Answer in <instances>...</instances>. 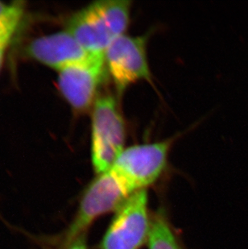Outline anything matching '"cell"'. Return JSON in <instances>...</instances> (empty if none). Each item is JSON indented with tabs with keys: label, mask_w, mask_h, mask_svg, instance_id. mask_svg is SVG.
Wrapping results in <instances>:
<instances>
[{
	"label": "cell",
	"mask_w": 248,
	"mask_h": 249,
	"mask_svg": "<svg viewBox=\"0 0 248 249\" xmlns=\"http://www.w3.org/2000/svg\"><path fill=\"white\" fill-rule=\"evenodd\" d=\"M151 222L145 189L134 193L117 210L101 249H140L148 240Z\"/></svg>",
	"instance_id": "5b68a950"
},
{
	"label": "cell",
	"mask_w": 248,
	"mask_h": 249,
	"mask_svg": "<svg viewBox=\"0 0 248 249\" xmlns=\"http://www.w3.org/2000/svg\"><path fill=\"white\" fill-rule=\"evenodd\" d=\"M21 19H18L8 24L4 28L0 31V70L4 58L5 53L12 42V38L14 37L18 27Z\"/></svg>",
	"instance_id": "30bf717a"
},
{
	"label": "cell",
	"mask_w": 248,
	"mask_h": 249,
	"mask_svg": "<svg viewBox=\"0 0 248 249\" xmlns=\"http://www.w3.org/2000/svg\"><path fill=\"white\" fill-rule=\"evenodd\" d=\"M131 2L102 0L75 12L67 21L71 35L90 53H104L128 27Z\"/></svg>",
	"instance_id": "6da1fadb"
},
{
	"label": "cell",
	"mask_w": 248,
	"mask_h": 249,
	"mask_svg": "<svg viewBox=\"0 0 248 249\" xmlns=\"http://www.w3.org/2000/svg\"><path fill=\"white\" fill-rule=\"evenodd\" d=\"M91 123L92 164L99 175L110 170L125 149V123L114 97L97 98Z\"/></svg>",
	"instance_id": "3957f363"
},
{
	"label": "cell",
	"mask_w": 248,
	"mask_h": 249,
	"mask_svg": "<svg viewBox=\"0 0 248 249\" xmlns=\"http://www.w3.org/2000/svg\"><path fill=\"white\" fill-rule=\"evenodd\" d=\"M149 249H181L166 219L157 215L151 221L149 235Z\"/></svg>",
	"instance_id": "9c48e42d"
},
{
	"label": "cell",
	"mask_w": 248,
	"mask_h": 249,
	"mask_svg": "<svg viewBox=\"0 0 248 249\" xmlns=\"http://www.w3.org/2000/svg\"><path fill=\"white\" fill-rule=\"evenodd\" d=\"M106 72L104 53H92L84 61L59 71V89L74 110L87 111L96 101Z\"/></svg>",
	"instance_id": "52a82bcc"
},
{
	"label": "cell",
	"mask_w": 248,
	"mask_h": 249,
	"mask_svg": "<svg viewBox=\"0 0 248 249\" xmlns=\"http://www.w3.org/2000/svg\"><path fill=\"white\" fill-rule=\"evenodd\" d=\"M26 53L35 61L59 71L79 63L92 54L68 31L36 38L26 48Z\"/></svg>",
	"instance_id": "ba28073f"
},
{
	"label": "cell",
	"mask_w": 248,
	"mask_h": 249,
	"mask_svg": "<svg viewBox=\"0 0 248 249\" xmlns=\"http://www.w3.org/2000/svg\"><path fill=\"white\" fill-rule=\"evenodd\" d=\"M171 143L168 140L128 147L110 169L133 193L144 190L164 171Z\"/></svg>",
	"instance_id": "277c9868"
},
{
	"label": "cell",
	"mask_w": 248,
	"mask_h": 249,
	"mask_svg": "<svg viewBox=\"0 0 248 249\" xmlns=\"http://www.w3.org/2000/svg\"><path fill=\"white\" fill-rule=\"evenodd\" d=\"M147 36H120L104 52L106 67L118 94L138 81L151 82L147 58Z\"/></svg>",
	"instance_id": "8992f818"
},
{
	"label": "cell",
	"mask_w": 248,
	"mask_h": 249,
	"mask_svg": "<svg viewBox=\"0 0 248 249\" xmlns=\"http://www.w3.org/2000/svg\"><path fill=\"white\" fill-rule=\"evenodd\" d=\"M133 194L111 169L98 175L82 195L73 223L61 239V249H66L75 239L85 235L97 218L117 211Z\"/></svg>",
	"instance_id": "7a4b0ae2"
},
{
	"label": "cell",
	"mask_w": 248,
	"mask_h": 249,
	"mask_svg": "<svg viewBox=\"0 0 248 249\" xmlns=\"http://www.w3.org/2000/svg\"><path fill=\"white\" fill-rule=\"evenodd\" d=\"M24 5L22 2H15L10 4L0 2V19H7L19 12H24Z\"/></svg>",
	"instance_id": "8fae6325"
},
{
	"label": "cell",
	"mask_w": 248,
	"mask_h": 249,
	"mask_svg": "<svg viewBox=\"0 0 248 249\" xmlns=\"http://www.w3.org/2000/svg\"><path fill=\"white\" fill-rule=\"evenodd\" d=\"M66 249H87L85 235H81L77 239H75L73 242H71L66 247Z\"/></svg>",
	"instance_id": "7c38bea8"
}]
</instances>
